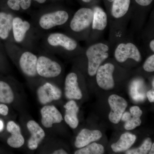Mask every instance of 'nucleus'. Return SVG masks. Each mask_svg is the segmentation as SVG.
<instances>
[{
	"label": "nucleus",
	"instance_id": "f257e3e1",
	"mask_svg": "<svg viewBox=\"0 0 154 154\" xmlns=\"http://www.w3.org/2000/svg\"><path fill=\"white\" fill-rule=\"evenodd\" d=\"M38 49L54 54L78 57L84 51L79 42L64 32H50L39 37Z\"/></svg>",
	"mask_w": 154,
	"mask_h": 154
},
{
	"label": "nucleus",
	"instance_id": "f03ea898",
	"mask_svg": "<svg viewBox=\"0 0 154 154\" xmlns=\"http://www.w3.org/2000/svg\"><path fill=\"white\" fill-rule=\"evenodd\" d=\"M72 14L71 11L62 8H45L30 14V20L40 37L55 28H62Z\"/></svg>",
	"mask_w": 154,
	"mask_h": 154
},
{
	"label": "nucleus",
	"instance_id": "7ed1b4c3",
	"mask_svg": "<svg viewBox=\"0 0 154 154\" xmlns=\"http://www.w3.org/2000/svg\"><path fill=\"white\" fill-rule=\"evenodd\" d=\"M93 17L92 8H81L73 14L68 23L62 28L65 33L77 41H86L91 33Z\"/></svg>",
	"mask_w": 154,
	"mask_h": 154
},
{
	"label": "nucleus",
	"instance_id": "20e7f679",
	"mask_svg": "<svg viewBox=\"0 0 154 154\" xmlns=\"http://www.w3.org/2000/svg\"><path fill=\"white\" fill-rule=\"evenodd\" d=\"M12 33L14 43L36 52L39 36L30 20L15 15L13 21Z\"/></svg>",
	"mask_w": 154,
	"mask_h": 154
},
{
	"label": "nucleus",
	"instance_id": "39448f33",
	"mask_svg": "<svg viewBox=\"0 0 154 154\" xmlns=\"http://www.w3.org/2000/svg\"><path fill=\"white\" fill-rule=\"evenodd\" d=\"M5 46L9 55L25 76L33 79L38 76L36 52L21 47L14 42H6Z\"/></svg>",
	"mask_w": 154,
	"mask_h": 154
},
{
	"label": "nucleus",
	"instance_id": "423d86ee",
	"mask_svg": "<svg viewBox=\"0 0 154 154\" xmlns=\"http://www.w3.org/2000/svg\"><path fill=\"white\" fill-rule=\"evenodd\" d=\"M113 49L109 42L103 41L91 43L84 48L82 54L87 58L88 74L90 76L96 75L98 68L109 57Z\"/></svg>",
	"mask_w": 154,
	"mask_h": 154
},
{
	"label": "nucleus",
	"instance_id": "0eeeda50",
	"mask_svg": "<svg viewBox=\"0 0 154 154\" xmlns=\"http://www.w3.org/2000/svg\"><path fill=\"white\" fill-rule=\"evenodd\" d=\"M36 72L38 76L45 79H55L63 72L60 63L56 59L54 54L38 49Z\"/></svg>",
	"mask_w": 154,
	"mask_h": 154
},
{
	"label": "nucleus",
	"instance_id": "6e6552de",
	"mask_svg": "<svg viewBox=\"0 0 154 154\" xmlns=\"http://www.w3.org/2000/svg\"><path fill=\"white\" fill-rule=\"evenodd\" d=\"M140 50L129 36L114 46L113 56L115 60L120 63H124L129 60L140 63L142 59Z\"/></svg>",
	"mask_w": 154,
	"mask_h": 154
},
{
	"label": "nucleus",
	"instance_id": "1a4fd4ad",
	"mask_svg": "<svg viewBox=\"0 0 154 154\" xmlns=\"http://www.w3.org/2000/svg\"><path fill=\"white\" fill-rule=\"evenodd\" d=\"M92 8L94 17L91 33L86 41L88 45L99 41L109 24L108 15L102 8L95 6Z\"/></svg>",
	"mask_w": 154,
	"mask_h": 154
},
{
	"label": "nucleus",
	"instance_id": "9d476101",
	"mask_svg": "<svg viewBox=\"0 0 154 154\" xmlns=\"http://www.w3.org/2000/svg\"><path fill=\"white\" fill-rule=\"evenodd\" d=\"M131 0H113L107 13L109 23L127 25L131 15L129 13Z\"/></svg>",
	"mask_w": 154,
	"mask_h": 154
},
{
	"label": "nucleus",
	"instance_id": "9b49d317",
	"mask_svg": "<svg viewBox=\"0 0 154 154\" xmlns=\"http://www.w3.org/2000/svg\"><path fill=\"white\" fill-rule=\"evenodd\" d=\"M115 66L110 62L101 65L96 72V82L100 88L106 91L113 89L115 85L114 74Z\"/></svg>",
	"mask_w": 154,
	"mask_h": 154
},
{
	"label": "nucleus",
	"instance_id": "f8f14e48",
	"mask_svg": "<svg viewBox=\"0 0 154 154\" xmlns=\"http://www.w3.org/2000/svg\"><path fill=\"white\" fill-rule=\"evenodd\" d=\"M108 102L111 110L108 116L109 120L113 124H118L128 106L127 102L124 98L116 94L109 96Z\"/></svg>",
	"mask_w": 154,
	"mask_h": 154
},
{
	"label": "nucleus",
	"instance_id": "ddd939ff",
	"mask_svg": "<svg viewBox=\"0 0 154 154\" xmlns=\"http://www.w3.org/2000/svg\"><path fill=\"white\" fill-rule=\"evenodd\" d=\"M37 95L40 103L42 105H46L52 101L60 99L62 92L55 85L46 82L38 88Z\"/></svg>",
	"mask_w": 154,
	"mask_h": 154
},
{
	"label": "nucleus",
	"instance_id": "4468645a",
	"mask_svg": "<svg viewBox=\"0 0 154 154\" xmlns=\"http://www.w3.org/2000/svg\"><path fill=\"white\" fill-rule=\"evenodd\" d=\"M9 12H0V38L6 42H14L12 33L13 21L15 15Z\"/></svg>",
	"mask_w": 154,
	"mask_h": 154
},
{
	"label": "nucleus",
	"instance_id": "2eb2a0df",
	"mask_svg": "<svg viewBox=\"0 0 154 154\" xmlns=\"http://www.w3.org/2000/svg\"><path fill=\"white\" fill-rule=\"evenodd\" d=\"M78 79V75L74 72H70L67 75L65 81V95L67 99L80 100L82 97Z\"/></svg>",
	"mask_w": 154,
	"mask_h": 154
},
{
	"label": "nucleus",
	"instance_id": "dca6fc26",
	"mask_svg": "<svg viewBox=\"0 0 154 154\" xmlns=\"http://www.w3.org/2000/svg\"><path fill=\"white\" fill-rule=\"evenodd\" d=\"M40 113L42 124L46 128L52 127L54 124L60 123L63 119L61 113L54 105H45Z\"/></svg>",
	"mask_w": 154,
	"mask_h": 154
},
{
	"label": "nucleus",
	"instance_id": "f3484780",
	"mask_svg": "<svg viewBox=\"0 0 154 154\" xmlns=\"http://www.w3.org/2000/svg\"><path fill=\"white\" fill-rule=\"evenodd\" d=\"M27 127L31 134V136L28 142V148L32 150L36 149L39 144L45 137V132L38 123L34 120L28 121Z\"/></svg>",
	"mask_w": 154,
	"mask_h": 154
},
{
	"label": "nucleus",
	"instance_id": "a211bd4d",
	"mask_svg": "<svg viewBox=\"0 0 154 154\" xmlns=\"http://www.w3.org/2000/svg\"><path fill=\"white\" fill-rule=\"evenodd\" d=\"M102 136V133L100 131L90 130L85 128L80 131L76 138L75 146L77 148H82L91 142L99 140Z\"/></svg>",
	"mask_w": 154,
	"mask_h": 154
},
{
	"label": "nucleus",
	"instance_id": "6ab92c4d",
	"mask_svg": "<svg viewBox=\"0 0 154 154\" xmlns=\"http://www.w3.org/2000/svg\"><path fill=\"white\" fill-rule=\"evenodd\" d=\"M7 130L11 135L7 140L10 146L14 148H19L24 144L25 139L18 125L13 121L9 122L7 124Z\"/></svg>",
	"mask_w": 154,
	"mask_h": 154
},
{
	"label": "nucleus",
	"instance_id": "aec40b11",
	"mask_svg": "<svg viewBox=\"0 0 154 154\" xmlns=\"http://www.w3.org/2000/svg\"><path fill=\"white\" fill-rule=\"evenodd\" d=\"M109 42L113 48L116 45L129 37L127 30V25L110 24Z\"/></svg>",
	"mask_w": 154,
	"mask_h": 154
},
{
	"label": "nucleus",
	"instance_id": "412c9836",
	"mask_svg": "<svg viewBox=\"0 0 154 154\" xmlns=\"http://www.w3.org/2000/svg\"><path fill=\"white\" fill-rule=\"evenodd\" d=\"M64 107L66 109L65 121L70 127L75 129L78 127L79 123L77 116L79 107L77 103L74 100H70L67 102Z\"/></svg>",
	"mask_w": 154,
	"mask_h": 154
},
{
	"label": "nucleus",
	"instance_id": "4be33fe9",
	"mask_svg": "<svg viewBox=\"0 0 154 154\" xmlns=\"http://www.w3.org/2000/svg\"><path fill=\"white\" fill-rule=\"evenodd\" d=\"M136 140L135 135L130 133H125L121 135L117 142L111 145V148L115 152H125L134 143Z\"/></svg>",
	"mask_w": 154,
	"mask_h": 154
},
{
	"label": "nucleus",
	"instance_id": "5701e85b",
	"mask_svg": "<svg viewBox=\"0 0 154 154\" xmlns=\"http://www.w3.org/2000/svg\"><path fill=\"white\" fill-rule=\"evenodd\" d=\"M130 113L131 116L127 121L125 122L124 128L127 130H132L141 124L140 117L143 112L140 108L138 106H134L131 107Z\"/></svg>",
	"mask_w": 154,
	"mask_h": 154
},
{
	"label": "nucleus",
	"instance_id": "b1692460",
	"mask_svg": "<svg viewBox=\"0 0 154 154\" xmlns=\"http://www.w3.org/2000/svg\"><path fill=\"white\" fill-rule=\"evenodd\" d=\"M14 99V95L9 84L0 81V102L4 104H11Z\"/></svg>",
	"mask_w": 154,
	"mask_h": 154
},
{
	"label": "nucleus",
	"instance_id": "393cba45",
	"mask_svg": "<svg viewBox=\"0 0 154 154\" xmlns=\"http://www.w3.org/2000/svg\"><path fill=\"white\" fill-rule=\"evenodd\" d=\"M105 149L102 145L93 143L91 144L80 148L75 152V154H102L104 153Z\"/></svg>",
	"mask_w": 154,
	"mask_h": 154
},
{
	"label": "nucleus",
	"instance_id": "a878e982",
	"mask_svg": "<svg viewBox=\"0 0 154 154\" xmlns=\"http://www.w3.org/2000/svg\"><path fill=\"white\" fill-rule=\"evenodd\" d=\"M152 141L150 138L146 139L141 146L137 148L127 150L126 154H146L149 153L151 148Z\"/></svg>",
	"mask_w": 154,
	"mask_h": 154
},
{
	"label": "nucleus",
	"instance_id": "bb28decb",
	"mask_svg": "<svg viewBox=\"0 0 154 154\" xmlns=\"http://www.w3.org/2000/svg\"><path fill=\"white\" fill-rule=\"evenodd\" d=\"M143 69L147 72H153L154 71V54H152L147 58L144 63Z\"/></svg>",
	"mask_w": 154,
	"mask_h": 154
},
{
	"label": "nucleus",
	"instance_id": "cd10ccee",
	"mask_svg": "<svg viewBox=\"0 0 154 154\" xmlns=\"http://www.w3.org/2000/svg\"><path fill=\"white\" fill-rule=\"evenodd\" d=\"M135 2L139 6L143 8H145L149 6L153 0H134Z\"/></svg>",
	"mask_w": 154,
	"mask_h": 154
},
{
	"label": "nucleus",
	"instance_id": "c85d7f7f",
	"mask_svg": "<svg viewBox=\"0 0 154 154\" xmlns=\"http://www.w3.org/2000/svg\"><path fill=\"white\" fill-rule=\"evenodd\" d=\"M8 107L4 104H0V114L4 116H7L8 113Z\"/></svg>",
	"mask_w": 154,
	"mask_h": 154
},
{
	"label": "nucleus",
	"instance_id": "c756f323",
	"mask_svg": "<svg viewBox=\"0 0 154 154\" xmlns=\"http://www.w3.org/2000/svg\"><path fill=\"white\" fill-rule=\"evenodd\" d=\"M147 97L149 101L150 102H154V89L150 90L148 91L146 94Z\"/></svg>",
	"mask_w": 154,
	"mask_h": 154
},
{
	"label": "nucleus",
	"instance_id": "7c9ffc66",
	"mask_svg": "<svg viewBox=\"0 0 154 154\" xmlns=\"http://www.w3.org/2000/svg\"><path fill=\"white\" fill-rule=\"evenodd\" d=\"M53 154H68L66 151L63 149H59L56 150L54 151L52 153Z\"/></svg>",
	"mask_w": 154,
	"mask_h": 154
},
{
	"label": "nucleus",
	"instance_id": "2f4dec72",
	"mask_svg": "<svg viewBox=\"0 0 154 154\" xmlns=\"http://www.w3.org/2000/svg\"><path fill=\"white\" fill-rule=\"evenodd\" d=\"M32 1H34V2L38 4H40V5H42V4H45L47 0H32Z\"/></svg>",
	"mask_w": 154,
	"mask_h": 154
},
{
	"label": "nucleus",
	"instance_id": "473e14b6",
	"mask_svg": "<svg viewBox=\"0 0 154 154\" xmlns=\"http://www.w3.org/2000/svg\"><path fill=\"white\" fill-rule=\"evenodd\" d=\"M149 154H154V143H152L151 148L149 152Z\"/></svg>",
	"mask_w": 154,
	"mask_h": 154
},
{
	"label": "nucleus",
	"instance_id": "72a5a7b5",
	"mask_svg": "<svg viewBox=\"0 0 154 154\" xmlns=\"http://www.w3.org/2000/svg\"><path fill=\"white\" fill-rule=\"evenodd\" d=\"M4 128V123L2 120H0V132L2 131Z\"/></svg>",
	"mask_w": 154,
	"mask_h": 154
},
{
	"label": "nucleus",
	"instance_id": "f704fd0d",
	"mask_svg": "<svg viewBox=\"0 0 154 154\" xmlns=\"http://www.w3.org/2000/svg\"><path fill=\"white\" fill-rule=\"evenodd\" d=\"M83 2L85 3H89L91 2L92 0H81Z\"/></svg>",
	"mask_w": 154,
	"mask_h": 154
},
{
	"label": "nucleus",
	"instance_id": "c9c22d12",
	"mask_svg": "<svg viewBox=\"0 0 154 154\" xmlns=\"http://www.w3.org/2000/svg\"><path fill=\"white\" fill-rule=\"evenodd\" d=\"M152 86L153 87V89H154V79H153L152 81Z\"/></svg>",
	"mask_w": 154,
	"mask_h": 154
},
{
	"label": "nucleus",
	"instance_id": "e433bc0d",
	"mask_svg": "<svg viewBox=\"0 0 154 154\" xmlns=\"http://www.w3.org/2000/svg\"><path fill=\"white\" fill-rule=\"evenodd\" d=\"M107 1L108 2L111 3V4H112V3L113 2V0H107Z\"/></svg>",
	"mask_w": 154,
	"mask_h": 154
}]
</instances>
